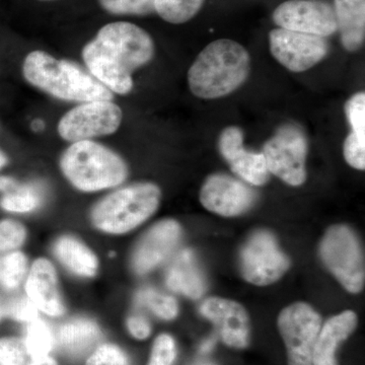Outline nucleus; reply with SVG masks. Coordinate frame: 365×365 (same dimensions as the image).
Wrapping results in <instances>:
<instances>
[{"label": "nucleus", "mask_w": 365, "mask_h": 365, "mask_svg": "<svg viewBox=\"0 0 365 365\" xmlns=\"http://www.w3.org/2000/svg\"><path fill=\"white\" fill-rule=\"evenodd\" d=\"M155 54L150 33L126 21L106 24L81 51L88 73L120 96L131 93L134 71L148 66Z\"/></svg>", "instance_id": "1"}, {"label": "nucleus", "mask_w": 365, "mask_h": 365, "mask_svg": "<svg viewBox=\"0 0 365 365\" xmlns=\"http://www.w3.org/2000/svg\"><path fill=\"white\" fill-rule=\"evenodd\" d=\"M250 71L251 57L244 46L234 40H215L190 66L189 88L202 100L227 97L246 83Z\"/></svg>", "instance_id": "2"}, {"label": "nucleus", "mask_w": 365, "mask_h": 365, "mask_svg": "<svg viewBox=\"0 0 365 365\" xmlns=\"http://www.w3.org/2000/svg\"><path fill=\"white\" fill-rule=\"evenodd\" d=\"M21 71L29 85L58 100L79 103L114 100V93L88 71L42 50L29 53Z\"/></svg>", "instance_id": "3"}, {"label": "nucleus", "mask_w": 365, "mask_h": 365, "mask_svg": "<svg viewBox=\"0 0 365 365\" xmlns=\"http://www.w3.org/2000/svg\"><path fill=\"white\" fill-rule=\"evenodd\" d=\"M59 167L67 181L86 193L120 186L129 174L119 153L93 140L71 143L60 157Z\"/></svg>", "instance_id": "4"}, {"label": "nucleus", "mask_w": 365, "mask_h": 365, "mask_svg": "<svg viewBox=\"0 0 365 365\" xmlns=\"http://www.w3.org/2000/svg\"><path fill=\"white\" fill-rule=\"evenodd\" d=\"M160 199L162 191L153 182L122 187L95 204L91 211V223L105 234H127L155 215Z\"/></svg>", "instance_id": "5"}, {"label": "nucleus", "mask_w": 365, "mask_h": 365, "mask_svg": "<svg viewBox=\"0 0 365 365\" xmlns=\"http://www.w3.org/2000/svg\"><path fill=\"white\" fill-rule=\"evenodd\" d=\"M322 261L341 284L357 294L364 287V258L359 239L349 227L334 225L327 230L319 248Z\"/></svg>", "instance_id": "6"}, {"label": "nucleus", "mask_w": 365, "mask_h": 365, "mask_svg": "<svg viewBox=\"0 0 365 365\" xmlns=\"http://www.w3.org/2000/svg\"><path fill=\"white\" fill-rule=\"evenodd\" d=\"M123 121V111L113 101L81 103L60 118L59 136L67 143L93 140L116 133Z\"/></svg>", "instance_id": "7"}, {"label": "nucleus", "mask_w": 365, "mask_h": 365, "mask_svg": "<svg viewBox=\"0 0 365 365\" xmlns=\"http://www.w3.org/2000/svg\"><path fill=\"white\" fill-rule=\"evenodd\" d=\"M269 173L290 186L297 187L307 180V140L295 125L287 124L276 131L263 148Z\"/></svg>", "instance_id": "8"}, {"label": "nucleus", "mask_w": 365, "mask_h": 365, "mask_svg": "<svg viewBox=\"0 0 365 365\" xmlns=\"http://www.w3.org/2000/svg\"><path fill=\"white\" fill-rule=\"evenodd\" d=\"M321 323L319 314L304 302H297L281 312L278 327L287 346L288 365H313Z\"/></svg>", "instance_id": "9"}, {"label": "nucleus", "mask_w": 365, "mask_h": 365, "mask_svg": "<svg viewBox=\"0 0 365 365\" xmlns=\"http://www.w3.org/2000/svg\"><path fill=\"white\" fill-rule=\"evenodd\" d=\"M242 277L258 287L272 284L289 268V259L278 247L272 234L258 230L249 237L241 252Z\"/></svg>", "instance_id": "10"}, {"label": "nucleus", "mask_w": 365, "mask_h": 365, "mask_svg": "<svg viewBox=\"0 0 365 365\" xmlns=\"http://www.w3.org/2000/svg\"><path fill=\"white\" fill-rule=\"evenodd\" d=\"M269 46L274 58L292 72L313 68L330 52L326 38L281 28L274 29L269 33Z\"/></svg>", "instance_id": "11"}, {"label": "nucleus", "mask_w": 365, "mask_h": 365, "mask_svg": "<svg viewBox=\"0 0 365 365\" xmlns=\"http://www.w3.org/2000/svg\"><path fill=\"white\" fill-rule=\"evenodd\" d=\"M272 19L281 29L322 38L338 30L334 7L324 0H287L276 7Z\"/></svg>", "instance_id": "12"}, {"label": "nucleus", "mask_w": 365, "mask_h": 365, "mask_svg": "<svg viewBox=\"0 0 365 365\" xmlns=\"http://www.w3.org/2000/svg\"><path fill=\"white\" fill-rule=\"evenodd\" d=\"M256 198L253 189L225 174L209 176L200 191V201L204 207L227 217L246 212L256 202Z\"/></svg>", "instance_id": "13"}, {"label": "nucleus", "mask_w": 365, "mask_h": 365, "mask_svg": "<svg viewBox=\"0 0 365 365\" xmlns=\"http://www.w3.org/2000/svg\"><path fill=\"white\" fill-rule=\"evenodd\" d=\"M218 148L232 172L253 186H262L269 180L267 165L263 153L245 150L244 133L240 127L223 129L218 140Z\"/></svg>", "instance_id": "14"}, {"label": "nucleus", "mask_w": 365, "mask_h": 365, "mask_svg": "<svg viewBox=\"0 0 365 365\" xmlns=\"http://www.w3.org/2000/svg\"><path fill=\"white\" fill-rule=\"evenodd\" d=\"M181 227L173 220H162L153 225L137 245L132 268L138 275L150 272L167 260L181 239Z\"/></svg>", "instance_id": "15"}, {"label": "nucleus", "mask_w": 365, "mask_h": 365, "mask_svg": "<svg viewBox=\"0 0 365 365\" xmlns=\"http://www.w3.org/2000/svg\"><path fill=\"white\" fill-rule=\"evenodd\" d=\"M201 313L215 324L225 344L235 348L247 347L250 321L244 307L234 300L210 297L201 306Z\"/></svg>", "instance_id": "16"}, {"label": "nucleus", "mask_w": 365, "mask_h": 365, "mask_svg": "<svg viewBox=\"0 0 365 365\" xmlns=\"http://www.w3.org/2000/svg\"><path fill=\"white\" fill-rule=\"evenodd\" d=\"M26 292L38 311L55 318L66 314L56 270L48 259L39 258L34 262L26 278Z\"/></svg>", "instance_id": "17"}, {"label": "nucleus", "mask_w": 365, "mask_h": 365, "mask_svg": "<svg viewBox=\"0 0 365 365\" xmlns=\"http://www.w3.org/2000/svg\"><path fill=\"white\" fill-rule=\"evenodd\" d=\"M357 326L356 314L352 311L343 312L333 317L319 330L314 343V365H338L336 351L338 346L347 339Z\"/></svg>", "instance_id": "18"}, {"label": "nucleus", "mask_w": 365, "mask_h": 365, "mask_svg": "<svg viewBox=\"0 0 365 365\" xmlns=\"http://www.w3.org/2000/svg\"><path fill=\"white\" fill-rule=\"evenodd\" d=\"M165 282L173 292L197 299L205 292V279L193 252L184 250L168 269Z\"/></svg>", "instance_id": "19"}, {"label": "nucleus", "mask_w": 365, "mask_h": 365, "mask_svg": "<svg viewBox=\"0 0 365 365\" xmlns=\"http://www.w3.org/2000/svg\"><path fill=\"white\" fill-rule=\"evenodd\" d=\"M333 7L343 47L359 51L365 40V0H334Z\"/></svg>", "instance_id": "20"}, {"label": "nucleus", "mask_w": 365, "mask_h": 365, "mask_svg": "<svg viewBox=\"0 0 365 365\" xmlns=\"http://www.w3.org/2000/svg\"><path fill=\"white\" fill-rule=\"evenodd\" d=\"M53 253L64 267L76 275L91 278L98 273L97 256L76 237L71 235L59 237L53 245Z\"/></svg>", "instance_id": "21"}, {"label": "nucleus", "mask_w": 365, "mask_h": 365, "mask_svg": "<svg viewBox=\"0 0 365 365\" xmlns=\"http://www.w3.org/2000/svg\"><path fill=\"white\" fill-rule=\"evenodd\" d=\"M102 338L100 327L88 319H76L60 327L56 341L68 354L81 356Z\"/></svg>", "instance_id": "22"}, {"label": "nucleus", "mask_w": 365, "mask_h": 365, "mask_svg": "<svg viewBox=\"0 0 365 365\" xmlns=\"http://www.w3.org/2000/svg\"><path fill=\"white\" fill-rule=\"evenodd\" d=\"M0 365H58L50 355L33 350L24 338H0Z\"/></svg>", "instance_id": "23"}, {"label": "nucleus", "mask_w": 365, "mask_h": 365, "mask_svg": "<svg viewBox=\"0 0 365 365\" xmlns=\"http://www.w3.org/2000/svg\"><path fill=\"white\" fill-rule=\"evenodd\" d=\"M205 0H155V14L173 25H182L195 18Z\"/></svg>", "instance_id": "24"}, {"label": "nucleus", "mask_w": 365, "mask_h": 365, "mask_svg": "<svg viewBox=\"0 0 365 365\" xmlns=\"http://www.w3.org/2000/svg\"><path fill=\"white\" fill-rule=\"evenodd\" d=\"M41 196L32 186L19 184L0 199V207L9 212L28 213L39 207Z\"/></svg>", "instance_id": "25"}, {"label": "nucleus", "mask_w": 365, "mask_h": 365, "mask_svg": "<svg viewBox=\"0 0 365 365\" xmlns=\"http://www.w3.org/2000/svg\"><path fill=\"white\" fill-rule=\"evenodd\" d=\"M136 302L139 306L148 307L158 318L168 321L176 318L179 313V307L174 297L160 294L151 288L139 292Z\"/></svg>", "instance_id": "26"}, {"label": "nucleus", "mask_w": 365, "mask_h": 365, "mask_svg": "<svg viewBox=\"0 0 365 365\" xmlns=\"http://www.w3.org/2000/svg\"><path fill=\"white\" fill-rule=\"evenodd\" d=\"M28 260L21 252H11L0 259V285L7 290L16 289L26 273Z\"/></svg>", "instance_id": "27"}, {"label": "nucleus", "mask_w": 365, "mask_h": 365, "mask_svg": "<svg viewBox=\"0 0 365 365\" xmlns=\"http://www.w3.org/2000/svg\"><path fill=\"white\" fill-rule=\"evenodd\" d=\"M105 13L115 16H146L155 14V0H97Z\"/></svg>", "instance_id": "28"}, {"label": "nucleus", "mask_w": 365, "mask_h": 365, "mask_svg": "<svg viewBox=\"0 0 365 365\" xmlns=\"http://www.w3.org/2000/svg\"><path fill=\"white\" fill-rule=\"evenodd\" d=\"M24 339L33 350L44 355H50L56 344V337L51 328L39 318L28 323Z\"/></svg>", "instance_id": "29"}, {"label": "nucleus", "mask_w": 365, "mask_h": 365, "mask_svg": "<svg viewBox=\"0 0 365 365\" xmlns=\"http://www.w3.org/2000/svg\"><path fill=\"white\" fill-rule=\"evenodd\" d=\"M26 230L21 223L11 220L0 222V253L14 252L23 246Z\"/></svg>", "instance_id": "30"}, {"label": "nucleus", "mask_w": 365, "mask_h": 365, "mask_svg": "<svg viewBox=\"0 0 365 365\" xmlns=\"http://www.w3.org/2000/svg\"><path fill=\"white\" fill-rule=\"evenodd\" d=\"M345 115L351 132L360 138L365 139V93H355L345 104Z\"/></svg>", "instance_id": "31"}, {"label": "nucleus", "mask_w": 365, "mask_h": 365, "mask_svg": "<svg viewBox=\"0 0 365 365\" xmlns=\"http://www.w3.org/2000/svg\"><path fill=\"white\" fill-rule=\"evenodd\" d=\"M86 365H131L128 355L119 346L105 343L98 346L86 360Z\"/></svg>", "instance_id": "32"}, {"label": "nucleus", "mask_w": 365, "mask_h": 365, "mask_svg": "<svg viewBox=\"0 0 365 365\" xmlns=\"http://www.w3.org/2000/svg\"><path fill=\"white\" fill-rule=\"evenodd\" d=\"M176 355L175 340L170 335L162 334L153 343L148 365H173Z\"/></svg>", "instance_id": "33"}, {"label": "nucleus", "mask_w": 365, "mask_h": 365, "mask_svg": "<svg viewBox=\"0 0 365 365\" xmlns=\"http://www.w3.org/2000/svg\"><path fill=\"white\" fill-rule=\"evenodd\" d=\"M343 153L348 165L356 170L365 169V139L350 132L345 138Z\"/></svg>", "instance_id": "34"}, {"label": "nucleus", "mask_w": 365, "mask_h": 365, "mask_svg": "<svg viewBox=\"0 0 365 365\" xmlns=\"http://www.w3.org/2000/svg\"><path fill=\"white\" fill-rule=\"evenodd\" d=\"M6 313L7 316L16 321L26 322V323H30L38 318L37 307L34 306L33 302L28 297H21L14 300L7 307Z\"/></svg>", "instance_id": "35"}, {"label": "nucleus", "mask_w": 365, "mask_h": 365, "mask_svg": "<svg viewBox=\"0 0 365 365\" xmlns=\"http://www.w3.org/2000/svg\"><path fill=\"white\" fill-rule=\"evenodd\" d=\"M127 329L134 338L144 340L150 335L151 327L150 322L140 314H134L127 319Z\"/></svg>", "instance_id": "36"}, {"label": "nucleus", "mask_w": 365, "mask_h": 365, "mask_svg": "<svg viewBox=\"0 0 365 365\" xmlns=\"http://www.w3.org/2000/svg\"><path fill=\"white\" fill-rule=\"evenodd\" d=\"M19 182L16 180L11 177L0 176V192L11 191V190L16 188L18 186Z\"/></svg>", "instance_id": "37"}, {"label": "nucleus", "mask_w": 365, "mask_h": 365, "mask_svg": "<svg viewBox=\"0 0 365 365\" xmlns=\"http://www.w3.org/2000/svg\"><path fill=\"white\" fill-rule=\"evenodd\" d=\"M215 344V339H210L205 341V342L203 343L202 346H201V352L202 353H207L209 351H211L212 350L213 346Z\"/></svg>", "instance_id": "38"}, {"label": "nucleus", "mask_w": 365, "mask_h": 365, "mask_svg": "<svg viewBox=\"0 0 365 365\" xmlns=\"http://www.w3.org/2000/svg\"><path fill=\"white\" fill-rule=\"evenodd\" d=\"M7 163H9V158H7L4 151L0 148V170H1L2 168L6 167Z\"/></svg>", "instance_id": "39"}, {"label": "nucleus", "mask_w": 365, "mask_h": 365, "mask_svg": "<svg viewBox=\"0 0 365 365\" xmlns=\"http://www.w3.org/2000/svg\"><path fill=\"white\" fill-rule=\"evenodd\" d=\"M34 130H40L43 128V122L41 120H35L34 121Z\"/></svg>", "instance_id": "40"}, {"label": "nucleus", "mask_w": 365, "mask_h": 365, "mask_svg": "<svg viewBox=\"0 0 365 365\" xmlns=\"http://www.w3.org/2000/svg\"><path fill=\"white\" fill-rule=\"evenodd\" d=\"M37 1H40V2H55V1H59V0H37Z\"/></svg>", "instance_id": "41"}, {"label": "nucleus", "mask_w": 365, "mask_h": 365, "mask_svg": "<svg viewBox=\"0 0 365 365\" xmlns=\"http://www.w3.org/2000/svg\"><path fill=\"white\" fill-rule=\"evenodd\" d=\"M199 365H213V364H199Z\"/></svg>", "instance_id": "42"}, {"label": "nucleus", "mask_w": 365, "mask_h": 365, "mask_svg": "<svg viewBox=\"0 0 365 365\" xmlns=\"http://www.w3.org/2000/svg\"><path fill=\"white\" fill-rule=\"evenodd\" d=\"M0 318H1V309H0Z\"/></svg>", "instance_id": "43"}]
</instances>
